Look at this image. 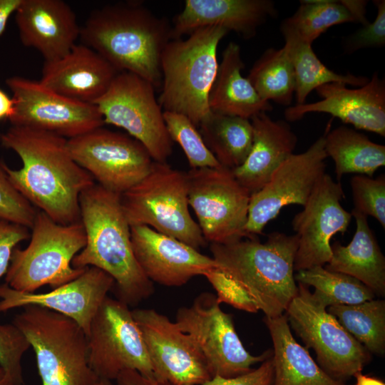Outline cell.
<instances>
[{
  "instance_id": "d590c367",
  "label": "cell",
  "mask_w": 385,
  "mask_h": 385,
  "mask_svg": "<svg viewBox=\"0 0 385 385\" xmlns=\"http://www.w3.org/2000/svg\"><path fill=\"white\" fill-rule=\"evenodd\" d=\"M163 118L170 139L182 148L191 168L221 166L206 146L197 127L187 116L163 111Z\"/></svg>"
},
{
  "instance_id": "bcb514c9",
  "label": "cell",
  "mask_w": 385,
  "mask_h": 385,
  "mask_svg": "<svg viewBox=\"0 0 385 385\" xmlns=\"http://www.w3.org/2000/svg\"><path fill=\"white\" fill-rule=\"evenodd\" d=\"M21 2V0H0V36L4 33L9 18Z\"/></svg>"
},
{
  "instance_id": "30bf717a",
  "label": "cell",
  "mask_w": 385,
  "mask_h": 385,
  "mask_svg": "<svg viewBox=\"0 0 385 385\" xmlns=\"http://www.w3.org/2000/svg\"><path fill=\"white\" fill-rule=\"evenodd\" d=\"M186 176L189 205L206 242L227 244L250 238L245 228L251 194L232 169L222 165L191 168Z\"/></svg>"
},
{
  "instance_id": "7c38bea8",
  "label": "cell",
  "mask_w": 385,
  "mask_h": 385,
  "mask_svg": "<svg viewBox=\"0 0 385 385\" xmlns=\"http://www.w3.org/2000/svg\"><path fill=\"white\" fill-rule=\"evenodd\" d=\"M155 88L134 73L119 72L106 93L93 104L104 123L124 129L146 148L153 161L165 163L172 153L173 141Z\"/></svg>"
},
{
  "instance_id": "ffe728a7",
  "label": "cell",
  "mask_w": 385,
  "mask_h": 385,
  "mask_svg": "<svg viewBox=\"0 0 385 385\" xmlns=\"http://www.w3.org/2000/svg\"><path fill=\"white\" fill-rule=\"evenodd\" d=\"M316 91L320 101L287 107L286 120L296 121L309 113H326L356 129L385 136V81L378 72L358 88L334 82L320 86Z\"/></svg>"
},
{
  "instance_id": "5bb4252c",
  "label": "cell",
  "mask_w": 385,
  "mask_h": 385,
  "mask_svg": "<svg viewBox=\"0 0 385 385\" xmlns=\"http://www.w3.org/2000/svg\"><path fill=\"white\" fill-rule=\"evenodd\" d=\"M73 160L104 189L121 195L142 180L153 160L133 137L99 127L68 139Z\"/></svg>"
},
{
  "instance_id": "74e56055",
  "label": "cell",
  "mask_w": 385,
  "mask_h": 385,
  "mask_svg": "<svg viewBox=\"0 0 385 385\" xmlns=\"http://www.w3.org/2000/svg\"><path fill=\"white\" fill-rule=\"evenodd\" d=\"M31 347L24 333L14 324H0V366L14 385H24L21 361Z\"/></svg>"
},
{
  "instance_id": "6da1fadb",
  "label": "cell",
  "mask_w": 385,
  "mask_h": 385,
  "mask_svg": "<svg viewBox=\"0 0 385 385\" xmlns=\"http://www.w3.org/2000/svg\"><path fill=\"white\" fill-rule=\"evenodd\" d=\"M68 139L27 127L11 125L0 133L1 145L14 151L22 167L0 164L14 188L56 222H81V194L93 185L92 176L71 157Z\"/></svg>"
},
{
  "instance_id": "83f0119b",
  "label": "cell",
  "mask_w": 385,
  "mask_h": 385,
  "mask_svg": "<svg viewBox=\"0 0 385 385\" xmlns=\"http://www.w3.org/2000/svg\"><path fill=\"white\" fill-rule=\"evenodd\" d=\"M273 343V385H347L332 378L293 337L286 315L265 317Z\"/></svg>"
},
{
  "instance_id": "603a6c76",
  "label": "cell",
  "mask_w": 385,
  "mask_h": 385,
  "mask_svg": "<svg viewBox=\"0 0 385 385\" xmlns=\"http://www.w3.org/2000/svg\"><path fill=\"white\" fill-rule=\"evenodd\" d=\"M118 73L99 53L81 43L74 45L61 58L44 62L38 81L60 95L93 104Z\"/></svg>"
},
{
  "instance_id": "5b68a950",
  "label": "cell",
  "mask_w": 385,
  "mask_h": 385,
  "mask_svg": "<svg viewBox=\"0 0 385 385\" xmlns=\"http://www.w3.org/2000/svg\"><path fill=\"white\" fill-rule=\"evenodd\" d=\"M229 31L220 26L197 29L186 39H171L160 58L163 111L187 116L198 128L211 113L208 96L219 63L217 51Z\"/></svg>"
},
{
  "instance_id": "8d00e7d4",
  "label": "cell",
  "mask_w": 385,
  "mask_h": 385,
  "mask_svg": "<svg viewBox=\"0 0 385 385\" xmlns=\"http://www.w3.org/2000/svg\"><path fill=\"white\" fill-rule=\"evenodd\" d=\"M353 211L375 218L385 228V175H355L350 180Z\"/></svg>"
},
{
  "instance_id": "e0dca14e",
  "label": "cell",
  "mask_w": 385,
  "mask_h": 385,
  "mask_svg": "<svg viewBox=\"0 0 385 385\" xmlns=\"http://www.w3.org/2000/svg\"><path fill=\"white\" fill-rule=\"evenodd\" d=\"M132 314L141 331L156 381L168 385H200L212 379L201 351L175 322L153 309H135Z\"/></svg>"
},
{
  "instance_id": "277c9868",
  "label": "cell",
  "mask_w": 385,
  "mask_h": 385,
  "mask_svg": "<svg viewBox=\"0 0 385 385\" xmlns=\"http://www.w3.org/2000/svg\"><path fill=\"white\" fill-rule=\"evenodd\" d=\"M297 235L269 234L261 242L255 238L227 244H210L218 268L248 295L267 317L283 314L298 291L294 263Z\"/></svg>"
},
{
  "instance_id": "60d3db41",
  "label": "cell",
  "mask_w": 385,
  "mask_h": 385,
  "mask_svg": "<svg viewBox=\"0 0 385 385\" xmlns=\"http://www.w3.org/2000/svg\"><path fill=\"white\" fill-rule=\"evenodd\" d=\"M205 276L217 292V299L220 304L227 303L248 312L256 313L258 309L247 293L219 268L207 271Z\"/></svg>"
},
{
  "instance_id": "f35d334b",
  "label": "cell",
  "mask_w": 385,
  "mask_h": 385,
  "mask_svg": "<svg viewBox=\"0 0 385 385\" xmlns=\"http://www.w3.org/2000/svg\"><path fill=\"white\" fill-rule=\"evenodd\" d=\"M37 211L11 185L0 164V220L31 229Z\"/></svg>"
},
{
  "instance_id": "ab89813d",
  "label": "cell",
  "mask_w": 385,
  "mask_h": 385,
  "mask_svg": "<svg viewBox=\"0 0 385 385\" xmlns=\"http://www.w3.org/2000/svg\"><path fill=\"white\" fill-rule=\"evenodd\" d=\"M377 14L372 23L346 37L344 48L347 53H352L361 48L382 47L385 45V1H373Z\"/></svg>"
},
{
  "instance_id": "f1b7e54d",
  "label": "cell",
  "mask_w": 385,
  "mask_h": 385,
  "mask_svg": "<svg viewBox=\"0 0 385 385\" xmlns=\"http://www.w3.org/2000/svg\"><path fill=\"white\" fill-rule=\"evenodd\" d=\"M324 150L334 163L337 182L344 175L356 173L372 178L385 165V146L345 125L324 134Z\"/></svg>"
},
{
  "instance_id": "d6a6232c",
  "label": "cell",
  "mask_w": 385,
  "mask_h": 385,
  "mask_svg": "<svg viewBox=\"0 0 385 385\" xmlns=\"http://www.w3.org/2000/svg\"><path fill=\"white\" fill-rule=\"evenodd\" d=\"M328 312L370 353L385 352V301L371 299L356 304L329 307Z\"/></svg>"
},
{
  "instance_id": "b9f144b4",
  "label": "cell",
  "mask_w": 385,
  "mask_h": 385,
  "mask_svg": "<svg viewBox=\"0 0 385 385\" xmlns=\"http://www.w3.org/2000/svg\"><path fill=\"white\" fill-rule=\"evenodd\" d=\"M29 237V228L0 220V278L6 274L16 245Z\"/></svg>"
},
{
  "instance_id": "7bdbcfd3",
  "label": "cell",
  "mask_w": 385,
  "mask_h": 385,
  "mask_svg": "<svg viewBox=\"0 0 385 385\" xmlns=\"http://www.w3.org/2000/svg\"><path fill=\"white\" fill-rule=\"evenodd\" d=\"M274 366L272 355L260 366L250 371L232 378L214 376L200 385H273Z\"/></svg>"
},
{
  "instance_id": "d4e9b609",
  "label": "cell",
  "mask_w": 385,
  "mask_h": 385,
  "mask_svg": "<svg viewBox=\"0 0 385 385\" xmlns=\"http://www.w3.org/2000/svg\"><path fill=\"white\" fill-rule=\"evenodd\" d=\"M250 121L252 148L243 164L232 171L239 183L252 194L260 190L277 168L294 153L298 138L287 121L274 120L267 112L255 115Z\"/></svg>"
},
{
  "instance_id": "836d02e7",
  "label": "cell",
  "mask_w": 385,
  "mask_h": 385,
  "mask_svg": "<svg viewBox=\"0 0 385 385\" xmlns=\"http://www.w3.org/2000/svg\"><path fill=\"white\" fill-rule=\"evenodd\" d=\"M295 281L314 287L313 299L324 308L339 304H356L374 299L375 293L356 278L348 274L314 267L300 270Z\"/></svg>"
},
{
  "instance_id": "f907efd6",
  "label": "cell",
  "mask_w": 385,
  "mask_h": 385,
  "mask_svg": "<svg viewBox=\"0 0 385 385\" xmlns=\"http://www.w3.org/2000/svg\"><path fill=\"white\" fill-rule=\"evenodd\" d=\"M93 385H114L111 380L98 378Z\"/></svg>"
},
{
  "instance_id": "681fc988",
  "label": "cell",
  "mask_w": 385,
  "mask_h": 385,
  "mask_svg": "<svg viewBox=\"0 0 385 385\" xmlns=\"http://www.w3.org/2000/svg\"><path fill=\"white\" fill-rule=\"evenodd\" d=\"M0 385H14L9 374L0 366Z\"/></svg>"
},
{
  "instance_id": "4fadbf2b",
  "label": "cell",
  "mask_w": 385,
  "mask_h": 385,
  "mask_svg": "<svg viewBox=\"0 0 385 385\" xmlns=\"http://www.w3.org/2000/svg\"><path fill=\"white\" fill-rule=\"evenodd\" d=\"M88 364L98 378L115 380L124 370L155 379L142 333L129 306L106 297L87 335Z\"/></svg>"
},
{
  "instance_id": "2e32d148",
  "label": "cell",
  "mask_w": 385,
  "mask_h": 385,
  "mask_svg": "<svg viewBox=\"0 0 385 385\" xmlns=\"http://www.w3.org/2000/svg\"><path fill=\"white\" fill-rule=\"evenodd\" d=\"M324 135L305 151L293 153L273 172L269 181L250 195L245 232L250 238L262 233L266 225L287 205L304 206L326 171Z\"/></svg>"
},
{
  "instance_id": "f6af8a7d",
  "label": "cell",
  "mask_w": 385,
  "mask_h": 385,
  "mask_svg": "<svg viewBox=\"0 0 385 385\" xmlns=\"http://www.w3.org/2000/svg\"><path fill=\"white\" fill-rule=\"evenodd\" d=\"M342 2L354 16L356 22L361 23L363 26L369 23L366 17L367 1L342 0Z\"/></svg>"
},
{
  "instance_id": "f546056e",
  "label": "cell",
  "mask_w": 385,
  "mask_h": 385,
  "mask_svg": "<svg viewBox=\"0 0 385 385\" xmlns=\"http://www.w3.org/2000/svg\"><path fill=\"white\" fill-rule=\"evenodd\" d=\"M280 31L284 39L283 48L294 71L297 104L305 103L310 93L324 84L339 82L361 87L369 82L366 76H355L349 72L340 74L330 70L317 56L312 45L301 40L282 22Z\"/></svg>"
},
{
  "instance_id": "4dcf8cb0",
  "label": "cell",
  "mask_w": 385,
  "mask_h": 385,
  "mask_svg": "<svg viewBox=\"0 0 385 385\" xmlns=\"http://www.w3.org/2000/svg\"><path fill=\"white\" fill-rule=\"evenodd\" d=\"M198 128L206 146L222 166L232 170L243 164L252 145L250 119L211 111Z\"/></svg>"
},
{
  "instance_id": "7dc6e473",
  "label": "cell",
  "mask_w": 385,
  "mask_h": 385,
  "mask_svg": "<svg viewBox=\"0 0 385 385\" xmlns=\"http://www.w3.org/2000/svg\"><path fill=\"white\" fill-rule=\"evenodd\" d=\"M14 101L12 97L0 88V121L9 119L14 112Z\"/></svg>"
},
{
  "instance_id": "cb8c5ba5",
  "label": "cell",
  "mask_w": 385,
  "mask_h": 385,
  "mask_svg": "<svg viewBox=\"0 0 385 385\" xmlns=\"http://www.w3.org/2000/svg\"><path fill=\"white\" fill-rule=\"evenodd\" d=\"M277 16L275 3L271 0H186L173 21V39L207 26L222 27L249 39Z\"/></svg>"
},
{
  "instance_id": "8fae6325",
  "label": "cell",
  "mask_w": 385,
  "mask_h": 385,
  "mask_svg": "<svg viewBox=\"0 0 385 385\" xmlns=\"http://www.w3.org/2000/svg\"><path fill=\"white\" fill-rule=\"evenodd\" d=\"M220 304L213 294L202 293L190 306L178 310L175 323L201 351L212 378H232L250 371L252 365L272 356V351L250 354L235 331L232 316Z\"/></svg>"
},
{
  "instance_id": "ac0fdd59",
  "label": "cell",
  "mask_w": 385,
  "mask_h": 385,
  "mask_svg": "<svg viewBox=\"0 0 385 385\" xmlns=\"http://www.w3.org/2000/svg\"><path fill=\"white\" fill-rule=\"evenodd\" d=\"M344 197L341 183L324 173L304 209L294 217L292 226L299 240L294 271L323 267L329 262L332 237L337 233L344 234L352 217L340 203Z\"/></svg>"
},
{
  "instance_id": "7a4b0ae2",
  "label": "cell",
  "mask_w": 385,
  "mask_h": 385,
  "mask_svg": "<svg viewBox=\"0 0 385 385\" xmlns=\"http://www.w3.org/2000/svg\"><path fill=\"white\" fill-rule=\"evenodd\" d=\"M172 25L143 3L123 1L93 10L81 28L83 44L118 72L134 73L160 88V58L173 39Z\"/></svg>"
},
{
  "instance_id": "52a82bcc",
  "label": "cell",
  "mask_w": 385,
  "mask_h": 385,
  "mask_svg": "<svg viewBox=\"0 0 385 385\" xmlns=\"http://www.w3.org/2000/svg\"><path fill=\"white\" fill-rule=\"evenodd\" d=\"M31 229L27 247L13 251L5 274L6 284L18 291L35 292L45 285L58 287L83 272L86 268L72 266L86 243L81 222L61 225L38 210Z\"/></svg>"
},
{
  "instance_id": "3957f363",
  "label": "cell",
  "mask_w": 385,
  "mask_h": 385,
  "mask_svg": "<svg viewBox=\"0 0 385 385\" xmlns=\"http://www.w3.org/2000/svg\"><path fill=\"white\" fill-rule=\"evenodd\" d=\"M79 203L86 243L72 266L103 270L113 279L118 299L128 306L138 304L153 293L154 287L135 257L120 195L95 183L81 194Z\"/></svg>"
},
{
  "instance_id": "1f68e13d",
  "label": "cell",
  "mask_w": 385,
  "mask_h": 385,
  "mask_svg": "<svg viewBox=\"0 0 385 385\" xmlns=\"http://www.w3.org/2000/svg\"><path fill=\"white\" fill-rule=\"evenodd\" d=\"M264 101L290 106L295 92V75L284 48H269L257 59L247 77Z\"/></svg>"
},
{
  "instance_id": "9a60e30c",
  "label": "cell",
  "mask_w": 385,
  "mask_h": 385,
  "mask_svg": "<svg viewBox=\"0 0 385 385\" xmlns=\"http://www.w3.org/2000/svg\"><path fill=\"white\" fill-rule=\"evenodd\" d=\"M12 93L11 125L51 133L66 139L81 135L104 125L95 104L60 95L39 81L13 76L6 79Z\"/></svg>"
},
{
  "instance_id": "d6986e66",
  "label": "cell",
  "mask_w": 385,
  "mask_h": 385,
  "mask_svg": "<svg viewBox=\"0 0 385 385\" xmlns=\"http://www.w3.org/2000/svg\"><path fill=\"white\" fill-rule=\"evenodd\" d=\"M113 286V279L95 267H86L76 279L45 293L18 291L5 283L0 285V312L41 307L71 318L88 335L93 318Z\"/></svg>"
},
{
  "instance_id": "8992f818",
  "label": "cell",
  "mask_w": 385,
  "mask_h": 385,
  "mask_svg": "<svg viewBox=\"0 0 385 385\" xmlns=\"http://www.w3.org/2000/svg\"><path fill=\"white\" fill-rule=\"evenodd\" d=\"M12 323L34 351L41 385H93L98 379L88 364L87 335L71 318L30 305Z\"/></svg>"
},
{
  "instance_id": "ba28073f",
  "label": "cell",
  "mask_w": 385,
  "mask_h": 385,
  "mask_svg": "<svg viewBox=\"0 0 385 385\" xmlns=\"http://www.w3.org/2000/svg\"><path fill=\"white\" fill-rule=\"evenodd\" d=\"M130 226L145 225L199 250L206 245L189 210L186 173L153 161L148 174L120 195Z\"/></svg>"
},
{
  "instance_id": "484cf974",
  "label": "cell",
  "mask_w": 385,
  "mask_h": 385,
  "mask_svg": "<svg viewBox=\"0 0 385 385\" xmlns=\"http://www.w3.org/2000/svg\"><path fill=\"white\" fill-rule=\"evenodd\" d=\"M245 64L240 46L230 42L222 52V61L208 96L212 112L251 119L271 111L272 104L262 100L241 72Z\"/></svg>"
},
{
  "instance_id": "ee69618b",
  "label": "cell",
  "mask_w": 385,
  "mask_h": 385,
  "mask_svg": "<svg viewBox=\"0 0 385 385\" xmlns=\"http://www.w3.org/2000/svg\"><path fill=\"white\" fill-rule=\"evenodd\" d=\"M117 385H168L148 379L135 370H124L121 371L115 379Z\"/></svg>"
},
{
  "instance_id": "44dd1931",
  "label": "cell",
  "mask_w": 385,
  "mask_h": 385,
  "mask_svg": "<svg viewBox=\"0 0 385 385\" xmlns=\"http://www.w3.org/2000/svg\"><path fill=\"white\" fill-rule=\"evenodd\" d=\"M130 236L135 257L152 282L180 287L218 268L212 257L148 226H130Z\"/></svg>"
},
{
  "instance_id": "7402d4cb",
  "label": "cell",
  "mask_w": 385,
  "mask_h": 385,
  "mask_svg": "<svg viewBox=\"0 0 385 385\" xmlns=\"http://www.w3.org/2000/svg\"><path fill=\"white\" fill-rule=\"evenodd\" d=\"M15 20L22 44L37 50L44 62L66 55L80 38L71 6L62 0H21Z\"/></svg>"
},
{
  "instance_id": "c3c4849f",
  "label": "cell",
  "mask_w": 385,
  "mask_h": 385,
  "mask_svg": "<svg viewBox=\"0 0 385 385\" xmlns=\"http://www.w3.org/2000/svg\"><path fill=\"white\" fill-rule=\"evenodd\" d=\"M355 385H385L384 382L376 377L363 374L361 372L356 373Z\"/></svg>"
},
{
  "instance_id": "4316f807",
  "label": "cell",
  "mask_w": 385,
  "mask_h": 385,
  "mask_svg": "<svg viewBox=\"0 0 385 385\" xmlns=\"http://www.w3.org/2000/svg\"><path fill=\"white\" fill-rule=\"evenodd\" d=\"M356 228L346 246L339 242L331 245L332 257L326 270L351 276L369 287L375 294H385V258L367 217L351 211Z\"/></svg>"
},
{
  "instance_id": "e575fe53",
  "label": "cell",
  "mask_w": 385,
  "mask_h": 385,
  "mask_svg": "<svg viewBox=\"0 0 385 385\" xmlns=\"http://www.w3.org/2000/svg\"><path fill=\"white\" fill-rule=\"evenodd\" d=\"M300 2L295 13L282 23L301 40L311 45L330 27L356 22L342 0H306Z\"/></svg>"
},
{
  "instance_id": "9c48e42d",
  "label": "cell",
  "mask_w": 385,
  "mask_h": 385,
  "mask_svg": "<svg viewBox=\"0 0 385 385\" xmlns=\"http://www.w3.org/2000/svg\"><path fill=\"white\" fill-rule=\"evenodd\" d=\"M298 291L285 312L292 328L317 354L319 366L332 378L345 381L361 372L371 353L312 297L308 286Z\"/></svg>"
}]
</instances>
